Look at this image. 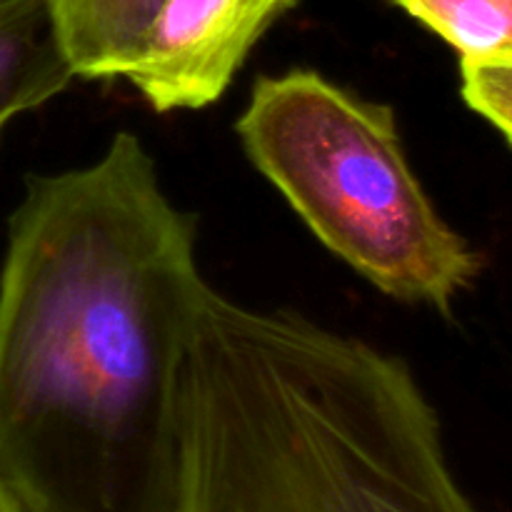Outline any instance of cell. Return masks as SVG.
I'll return each instance as SVG.
<instances>
[{
  "label": "cell",
  "instance_id": "obj_4",
  "mask_svg": "<svg viewBox=\"0 0 512 512\" xmlns=\"http://www.w3.org/2000/svg\"><path fill=\"white\" fill-rule=\"evenodd\" d=\"M298 0H168L125 80L155 110L203 108Z\"/></svg>",
  "mask_w": 512,
  "mask_h": 512
},
{
  "label": "cell",
  "instance_id": "obj_1",
  "mask_svg": "<svg viewBox=\"0 0 512 512\" xmlns=\"http://www.w3.org/2000/svg\"><path fill=\"white\" fill-rule=\"evenodd\" d=\"M205 293L138 135L28 180L0 273V483L25 510H183Z\"/></svg>",
  "mask_w": 512,
  "mask_h": 512
},
{
  "label": "cell",
  "instance_id": "obj_9",
  "mask_svg": "<svg viewBox=\"0 0 512 512\" xmlns=\"http://www.w3.org/2000/svg\"><path fill=\"white\" fill-rule=\"evenodd\" d=\"M0 512H28L3 483H0Z\"/></svg>",
  "mask_w": 512,
  "mask_h": 512
},
{
  "label": "cell",
  "instance_id": "obj_2",
  "mask_svg": "<svg viewBox=\"0 0 512 512\" xmlns=\"http://www.w3.org/2000/svg\"><path fill=\"white\" fill-rule=\"evenodd\" d=\"M180 512H478L400 358L208 288Z\"/></svg>",
  "mask_w": 512,
  "mask_h": 512
},
{
  "label": "cell",
  "instance_id": "obj_8",
  "mask_svg": "<svg viewBox=\"0 0 512 512\" xmlns=\"http://www.w3.org/2000/svg\"><path fill=\"white\" fill-rule=\"evenodd\" d=\"M463 98L512 143V50L460 58Z\"/></svg>",
  "mask_w": 512,
  "mask_h": 512
},
{
  "label": "cell",
  "instance_id": "obj_7",
  "mask_svg": "<svg viewBox=\"0 0 512 512\" xmlns=\"http://www.w3.org/2000/svg\"><path fill=\"white\" fill-rule=\"evenodd\" d=\"M448 40L460 58L512 50V0H393Z\"/></svg>",
  "mask_w": 512,
  "mask_h": 512
},
{
  "label": "cell",
  "instance_id": "obj_3",
  "mask_svg": "<svg viewBox=\"0 0 512 512\" xmlns=\"http://www.w3.org/2000/svg\"><path fill=\"white\" fill-rule=\"evenodd\" d=\"M238 135L308 228L383 293L450 310L478 275L410 170L388 105L298 68L258 78Z\"/></svg>",
  "mask_w": 512,
  "mask_h": 512
},
{
  "label": "cell",
  "instance_id": "obj_6",
  "mask_svg": "<svg viewBox=\"0 0 512 512\" xmlns=\"http://www.w3.org/2000/svg\"><path fill=\"white\" fill-rule=\"evenodd\" d=\"M73 78L48 0H0V133L10 118L38 108Z\"/></svg>",
  "mask_w": 512,
  "mask_h": 512
},
{
  "label": "cell",
  "instance_id": "obj_5",
  "mask_svg": "<svg viewBox=\"0 0 512 512\" xmlns=\"http://www.w3.org/2000/svg\"><path fill=\"white\" fill-rule=\"evenodd\" d=\"M168 0H48L60 48L78 78H123Z\"/></svg>",
  "mask_w": 512,
  "mask_h": 512
}]
</instances>
